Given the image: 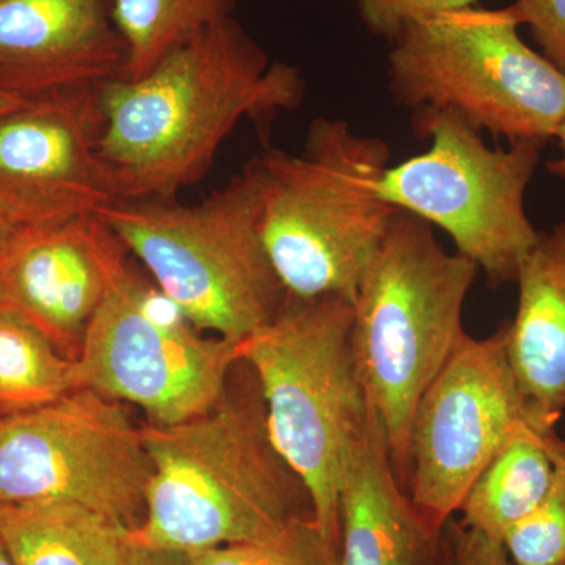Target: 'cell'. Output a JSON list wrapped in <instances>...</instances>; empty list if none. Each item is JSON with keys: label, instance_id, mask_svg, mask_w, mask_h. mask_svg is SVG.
I'll return each instance as SVG.
<instances>
[{"label": "cell", "instance_id": "30", "mask_svg": "<svg viewBox=\"0 0 565 565\" xmlns=\"http://www.w3.org/2000/svg\"><path fill=\"white\" fill-rule=\"evenodd\" d=\"M0 565H17L6 544H3L2 539H0Z\"/></svg>", "mask_w": 565, "mask_h": 565}, {"label": "cell", "instance_id": "28", "mask_svg": "<svg viewBox=\"0 0 565 565\" xmlns=\"http://www.w3.org/2000/svg\"><path fill=\"white\" fill-rule=\"evenodd\" d=\"M555 139L559 141V156L546 162V170H548L553 177L563 178V180H565V118L564 121L561 122L559 129H557Z\"/></svg>", "mask_w": 565, "mask_h": 565}, {"label": "cell", "instance_id": "19", "mask_svg": "<svg viewBox=\"0 0 565 565\" xmlns=\"http://www.w3.org/2000/svg\"><path fill=\"white\" fill-rule=\"evenodd\" d=\"M81 388L77 360L63 355L20 311L0 308V418L39 411Z\"/></svg>", "mask_w": 565, "mask_h": 565}, {"label": "cell", "instance_id": "12", "mask_svg": "<svg viewBox=\"0 0 565 565\" xmlns=\"http://www.w3.org/2000/svg\"><path fill=\"white\" fill-rule=\"evenodd\" d=\"M131 253L98 212L33 226L0 248L7 302L77 360L85 332L128 274Z\"/></svg>", "mask_w": 565, "mask_h": 565}, {"label": "cell", "instance_id": "15", "mask_svg": "<svg viewBox=\"0 0 565 565\" xmlns=\"http://www.w3.org/2000/svg\"><path fill=\"white\" fill-rule=\"evenodd\" d=\"M440 535L401 484L381 416L370 418L345 460L338 565H434Z\"/></svg>", "mask_w": 565, "mask_h": 565}, {"label": "cell", "instance_id": "11", "mask_svg": "<svg viewBox=\"0 0 565 565\" xmlns=\"http://www.w3.org/2000/svg\"><path fill=\"white\" fill-rule=\"evenodd\" d=\"M531 419L508 353V323L465 333L419 397L408 438L407 493L435 534L462 508L479 475Z\"/></svg>", "mask_w": 565, "mask_h": 565}, {"label": "cell", "instance_id": "2", "mask_svg": "<svg viewBox=\"0 0 565 565\" xmlns=\"http://www.w3.org/2000/svg\"><path fill=\"white\" fill-rule=\"evenodd\" d=\"M151 462L134 546L189 553L273 537L313 515L310 494L270 440L258 381L206 414L141 429Z\"/></svg>", "mask_w": 565, "mask_h": 565}, {"label": "cell", "instance_id": "8", "mask_svg": "<svg viewBox=\"0 0 565 565\" xmlns=\"http://www.w3.org/2000/svg\"><path fill=\"white\" fill-rule=\"evenodd\" d=\"M429 150L386 167L379 193L396 210L444 230L459 255L493 285L515 282L541 233L525 199L542 147L519 141L487 147L481 131L449 110L418 111L415 121Z\"/></svg>", "mask_w": 565, "mask_h": 565}, {"label": "cell", "instance_id": "25", "mask_svg": "<svg viewBox=\"0 0 565 565\" xmlns=\"http://www.w3.org/2000/svg\"><path fill=\"white\" fill-rule=\"evenodd\" d=\"M508 9L530 29L546 61L565 74V0H515Z\"/></svg>", "mask_w": 565, "mask_h": 565}, {"label": "cell", "instance_id": "6", "mask_svg": "<svg viewBox=\"0 0 565 565\" xmlns=\"http://www.w3.org/2000/svg\"><path fill=\"white\" fill-rule=\"evenodd\" d=\"M352 323V305L338 297L288 299L239 341L241 363L262 390L270 440L303 482L316 525L337 552L345 460L371 414Z\"/></svg>", "mask_w": 565, "mask_h": 565}, {"label": "cell", "instance_id": "14", "mask_svg": "<svg viewBox=\"0 0 565 565\" xmlns=\"http://www.w3.org/2000/svg\"><path fill=\"white\" fill-rule=\"evenodd\" d=\"M99 87L51 93L0 115V185L95 211L118 202L98 154L104 128Z\"/></svg>", "mask_w": 565, "mask_h": 565}, {"label": "cell", "instance_id": "17", "mask_svg": "<svg viewBox=\"0 0 565 565\" xmlns=\"http://www.w3.org/2000/svg\"><path fill=\"white\" fill-rule=\"evenodd\" d=\"M0 539L17 565H129V530L79 504H0Z\"/></svg>", "mask_w": 565, "mask_h": 565}, {"label": "cell", "instance_id": "32", "mask_svg": "<svg viewBox=\"0 0 565 565\" xmlns=\"http://www.w3.org/2000/svg\"><path fill=\"white\" fill-rule=\"evenodd\" d=\"M9 307V302H7L6 291H3L2 280H0V308Z\"/></svg>", "mask_w": 565, "mask_h": 565}, {"label": "cell", "instance_id": "1", "mask_svg": "<svg viewBox=\"0 0 565 565\" xmlns=\"http://www.w3.org/2000/svg\"><path fill=\"white\" fill-rule=\"evenodd\" d=\"M98 154L118 200L170 202L202 181L245 118L273 117L303 98L296 66L269 62L234 18L170 52L139 79L99 87Z\"/></svg>", "mask_w": 565, "mask_h": 565}, {"label": "cell", "instance_id": "18", "mask_svg": "<svg viewBox=\"0 0 565 565\" xmlns=\"http://www.w3.org/2000/svg\"><path fill=\"white\" fill-rule=\"evenodd\" d=\"M555 430L526 423L479 475L465 498L467 530L501 542L505 531L541 503L552 484Z\"/></svg>", "mask_w": 565, "mask_h": 565}, {"label": "cell", "instance_id": "3", "mask_svg": "<svg viewBox=\"0 0 565 565\" xmlns=\"http://www.w3.org/2000/svg\"><path fill=\"white\" fill-rule=\"evenodd\" d=\"M390 158L385 141L332 118L311 122L302 154L256 158L263 241L288 299L353 303L397 211L379 193Z\"/></svg>", "mask_w": 565, "mask_h": 565}, {"label": "cell", "instance_id": "27", "mask_svg": "<svg viewBox=\"0 0 565 565\" xmlns=\"http://www.w3.org/2000/svg\"><path fill=\"white\" fill-rule=\"evenodd\" d=\"M129 565H184V555L166 552V550H148L134 546Z\"/></svg>", "mask_w": 565, "mask_h": 565}, {"label": "cell", "instance_id": "29", "mask_svg": "<svg viewBox=\"0 0 565 565\" xmlns=\"http://www.w3.org/2000/svg\"><path fill=\"white\" fill-rule=\"evenodd\" d=\"M28 102L29 99L21 98V96L11 95V93L0 90V115L9 114V111L24 106Z\"/></svg>", "mask_w": 565, "mask_h": 565}, {"label": "cell", "instance_id": "20", "mask_svg": "<svg viewBox=\"0 0 565 565\" xmlns=\"http://www.w3.org/2000/svg\"><path fill=\"white\" fill-rule=\"evenodd\" d=\"M239 0H115L114 22L126 46L121 79H139L163 57L223 21Z\"/></svg>", "mask_w": 565, "mask_h": 565}, {"label": "cell", "instance_id": "23", "mask_svg": "<svg viewBox=\"0 0 565 565\" xmlns=\"http://www.w3.org/2000/svg\"><path fill=\"white\" fill-rule=\"evenodd\" d=\"M92 211L68 200L0 185V248L33 226Z\"/></svg>", "mask_w": 565, "mask_h": 565}, {"label": "cell", "instance_id": "5", "mask_svg": "<svg viewBox=\"0 0 565 565\" xmlns=\"http://www.w3.org/2000/svg\"><path fill=\"white\" fill-rule=\"evenodd\" d=\"M96 212L195 329L243 341L288 302L263 241L256 158L200 203L118 200Z\"/></svg>", "mask_w": 565, "mask_h": 565}, {"label": "cell", "instance_id": "4", "mask_svg": "<svg viewBox=\"0 0 565 565\" xmlns=\"http://www.w3.org/2000/svg\"><path fill=\"white\" fill-rule=\"evenodd\" d=\"M478 270L459 253L445 252L429 223L397 210L356 289V366L405 490L415 408L467 333L465 300Z\"/></svg>", "mask_w": 565, "mask_h": 565}, {"label": "cell", "instance_id": "9", "mask_svg": "<svg viewBox=\"0 0 565 565\" xmlns=\"http://www.w3.org/2000/svg\"><path fill=\"white\" fill-rule=\"evenodd\" d=\"M150 475L140 427L93 390L0 423V504H79L134 531Z\"/></svg>", "mask_w": 565, "mask_h": 565}, {"label": "cell", "instance_id": "26", "mask_svg": "<svg viewBox=\"0 0 565 565\" xmlns=\"http://www.w3.org/2000/svg\"><path fill=\"white\" fill-rule=\"evenodd\" d=\"M446 544L455 565H514L501 542L462 525H449Z\"/></svg>", "mask_w": 565, "mask_h": 565}, {"label": "cell", "instance_id": "10", "mask_svg": "<svg viewBox=\"0 0 565 565\" xmlns=\"http://www.w3.org/2000/svg\"><path fill=\"white\" fill-rule=\"evenodd\" d=\"M200 332L131 270L85 332L82 388L139 405L158 426L206 414L241 364L239 341Z\"/></svg>", "mask_w": 565, "mask_h": 565}, {"label": "cell", "instance_id": "24", "mask_svg": "<svg viewBox=\"0 0 565 565\" xmlns=\"http://www.w3.org/2000/svg\"><path fill=\"white\" fill-rule=\"evenodd\" d=\"M356 6L367 31L393 41L415 22L476 6V0H356Z\"/></svg>", "mask_w": 565, "mask_h": 565}, {"label": "cell", "instance_id": "21", "mask_svg": "<svg viewBox=\"0 0 565 565\" xmlns=\"http://www.w3.org/2000/svg\"><path fill=\"white\" fill-rule=\"evenodd\" d=\"M552 484L533 511L501 539L514 565H565V440L553 441Z\"/></svg>", "mask_w": 565, "mask_h": 565}, {"label": "cell", "instance_id": "7", "mask_svg": "<svg viewBox=\"0 0 565 565\" xmlns=\"http://www.w3.org/2000/svg\"><path fill=\"white\" fill-rule=\"evenodd\" d=\"M508 7L471 6L393 40L390 87L416 111L449 110L478 131L544 147L565 118V74L531 50Z\"/></svg>", "mask_w": 565, "mask_h": 565}, {"label": "cell", "instance_id": "22", "mask_svg": "<svg viewBox=\"0 0 565 565\" xmlns=\"http://www.w3.org/2000/svg\"><path fill=\"white\" fill-rule=\"evenodd\" d=\"M184 565H338V552L323 539L313 515H305L264 541L189 553Z\"/></svg>", "mask_w": 565, "mask_h": 565}, {"label": "cell", "instance_id": "16", "mask_svg": "<svg viewBox=\"0 0 565 565\" xmlns=\"http://www.w3.org/2000/svg\"><path fill=\"white\" fill-rule=\"evenodd\" d=\"M508 353L535 426L555 430L565 412V221L527 253Z\"/></svg>", "mask_w": 565, "mask_h": 565}, {"label": "cell", "instance_id": "31", "mask_svg": "<svg viewBox=\"0 0 565 565\" xmlns=\"http://www.w3.org/2000/svg\"><path fill=\"white\" fill-rule=\"evenodd\" d=\"M438 565H455V561H452L451 552H449L448 544L445 542L444 548V557H441V563Z\"/></svg>", "mask_w": 565, "mask_h": 565}, {"label": "cell", "instance_id": "33", "mask_svg": "<svg viewBox=\"0 0 565 565\" xmlns=\"http://www.w3.org/2000/svg\"><path fill=\"white\" fill-rule=\"evenodd\" d=\"M0 423H2V418H0Z\"/></svg>", "mask_w": 565, "mask_h": 565}, {"label": "cell", "instance_id": "13", "mask_svg": "<svg viewBox=\"0 0 565 565\" xmlns=\"http://www.w3.org/2000/svg\"><path fill=\"white\" fill-rule=\"evenodd\" d=\"M115 0H0V90L24 99L121 79Z\"/></svg>", "mask_w": 565, "mask_h": 565}]
</instances>
